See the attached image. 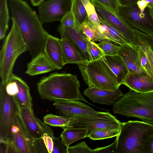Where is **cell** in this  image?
I'll return each instance as SVG.
<instances>
[{"label": "cell", "mask_w": 153, "mask_h": 153, "mask_svg": "<svg viewBox=\"0 0 153 153\" xmlns=\"http://www.w3.org/2000/svg\"><path fill=\"white\" fill-rule=\"evenodd\" d=\"M60 22L61 25L66 27H73L78 24L71 9L65 14Z\"/></svg>", "instance_id": "cell-38"}, {"label": "cell", "mask_w": 153, "mask_h": 153, "mask_svg": "<svg viewBox=\"0 0 153 153\" xmlns=\"http://www.w3.org/2000/svg\"><path fill=\"white\" fill-rule=\"evenodd\" d=\"M33 148L34 153H48L42 137L35 139L33 144Z\"/></svg>", "instance_id": "cell-41"}, {"label": "cell", "mask_w": 153, "mask_h": 153, "mask_svg": "<svg viewBox=\"0 0 153 153\" xmlns=\"http://www.w3.org/2000/svg\"><path fill=\"white\" fill-rule=\"evenodd\" d=\"M25 73L31 76L46 73L58 70L44 51L34 57L27 64Z\"/></svg>", "instance_id": "cell-20"}, {"label": "cell", "mask_w": 153, "mask_h": 153, "mask_svg": "<svg viewBox=\"0 0 153 153\" xmlns=\"http://www.w3.org/2000/svg\"><path fill=\"white\" fill-rule=\"evenodd\" d=\"M53 146L52 153H67V149L60 136L53 138Z\"/></svg>", "instance_id": "cell-39"}, {"label": "cell", "mask_w": 153, "mask_h": 153, "mask_svg": "<svg viewBox=\"0 0 153 153\" xmlns=\"http://www.w3.org/2000/svg\"><path fill=\"white\" fill-rule=\"evenodd\" d=\"M137 48L138 49L139 56L142 67L147 74L153 79V71L149 61L144 53L141 50Z\"/></svg>", "instance_id": "cell-37"}, {"label": "cell", "mask_w": 153, "mask_h": 153, "mask_svg": "<svg viewBox=\"0 0 153 153\" xmlns=\"http://www.w3.org/2000/svg\"><path fill=\"white\" fill-rule=\"evenodd\" d=\"M99 19L100 25L98 28L105 39L120 45H131L117 30L101 19Z\"/></svg>", "instance_id": "cell-25"}, {"label": "cell", "mask_w": 153, "mask_h": 153, "mask_svg": "<svg viewBox=\"0 0 153 153\" xmlns=\"http://www.w3.org/2000/svg\"><path fill=\"white\" fill-rule=\"evenodd\" d=\"M149 148L150 153H153V134L150 138Z\"/></svg>", "instance_id": "cell-45"}, {"label": "cell", "mask_w": 153, "mask_h": 153, "mask_svg": "<svg viewBox=\"0 0 153 153\" xmlns=\"http://www.w3.org/2000/svg\"><path fill=\"white\" fill-rule=\"evenodd\" d=\"M84 6L89 19L98 27L100 22L94 5L90 0H81Z\"/></svg>", "instance_id": "cell-33"}, {"label": "cell", "mask_w": 153, "mask_h": 153, "mask_svg": "<svg viewBox=\"0 0 153 153\" xmlns=\"http://www.w3.org/2000/svg\"><path fill=\"white\" fill-rule=\"evenodd\" d=\"M118 14L133 29L153 36V20L148 6L140 9L137 4L126 6H119Z\"/></svg>", "instance_id": "cell-8"}, {"label": "cell", "mask_w": 153, "mask_h": 153, "mask_svg": "<svg viewBox=\"0 0 153 153\" xmlns=\"http://www.w3.org/2000/svg\"><path fill=\"white\" fill-rule=\"evenodd\" d=\"M6 83H0V139L11 143L12 128L15 116L20 108L14 97L6 91Z\"/></svg>", "instance_id": "cell-7"}, {"label": "cell", "mask_w": 153, "mask_h": 153, "mask_svg": "<svg viewBox=\"0 0 153 153\" xmlns=\"http://www.w3.org/2000/svg\"><path fill=\"white\" fill-rule=\"evenodd\" d=\"M121 124V123L109 112L100 111L93 115L74 116L71 118V120L67 127L86 128L88 130V133L97 128H120Z\"/></svg>", "instance_id": "cell-9"}, {"label": "cell", "mask_w": 153, "mask_h": 153, "mask_svg": "<svg viewBox=\"0 0 153 153\" xmlns=\"http://www.w3.org/2000/svg\"><path fill=\"white\" fill-rule=\"evenodd\" d=\"M0 51V76L6 83L12 73L15 62L22 53L27 51L25 43L14 21Z\"/></svg>", "instance_id": "cell-5"}, {"label": "cell", "mask_w": 153, "mask_h": 153, "mask_svg": "<svg viewBox=\"0 0 153 153\" xmlns=\"http://www.w3.org/2000/svg\"><path fill=\"white\" fill-rule=\"evenodd\" d=\"M113 111L153 125V92L140 93L130 89L113 105Z\"/></svg>", "instance_id": "cell-4"}, {"label": "cell", "mask_w": 153, "mask_h": 153, "mask_svg": "<svg viewBox=\"0 0 153 153\" xmlns=\"http://www.w3.org/2000/svg\"><path fill=\"white\" fill-rule=\"evenodd\" d=\"M117 54L125 63L129 73L147 74L141 66L137 48L131 45H120Z\"/></svg>", "instance_id": "cell-17"}, {"label": "cell", "mask_w": 153, "mask_h": 153, "mask_svg": "<svg viewBox=\"0 0 153 153\" xmlns=\"http://www.w3.org/2000/svg\"><path fill=\"white\" fill-rule=\"evenodd\" d=\"M123 84L138 93L153 92V79L148 74L129 73Z\"/></svg>", "instance_id": "cell-19"}, {"label": "cell", "mask_w": 153, "mask_h": 153, "mask_svg": "<svg viewBox=\"0 0 153 153\" xmlns=\"http://www.w3.org/2000/svg\"><path fill=\"white\" fill-rule=\"evenodd\" d=\"M146 1L148 4V6L150 7H153V0H143Z\"/></svg>", "instance_id": "cell-47"}, {"label": "cell", "mask_w": 153, "mask_h": 153, "mask_svg": "<svg viewBox=\"0 0 153 153\" xmlns=\"http://www.w3.org/2000/svg\"><path fill=\"white\" fill-rule=\"evenodd\" d=\"M88 130L85 128L67 127L60 134L62 142L66 149L74 142L87 137Z\"/></svg>", "instance_id": "cell-26"}, {"label": "cell", "mask_w": 153, "mask_h": 153, "mask_svg": "<svg viewBox=\"0 0 153 153\" xmlns=\"http://www.w3.org/2000/svg\"><path fill=\"white\" fill-rule=\"evenodd\" d=\"M117 139L111 144L105 146L97 147L93 150V153H116Z\"/></svg>", "instance_id": "cell-40"}, {"label": "cell", "mask_w": 153, "mask_h": 153, "mask_svg": "<svg viewBox=\"0 0 153 153\" xmlns=\"http://www.w3.org/2000/svg\"><path fill=\"white\" fill-rule=\"evenodd\" d=\"M120 128L115 127L95 128L88 133L87 137L92 140H102L117 137L119 135Z\"/></svg>", "instance_id": "cell-28"}, {"label": "cell", "mask_w": 153, "mask_h": 153, "mask_svg": "<svg viewBox=\"0 0 153 153\" xmlns=\"http://www.w3.org/2000/svg\"><path fill=\"white\" fill-rule=\"evenodd\" d=\"M137 4L141 10L145 9L148 6V3L143 0L139 1Z\"/></svg>", "instance_id": "cell-44"}, {"label": "cell", "mask_w": 153, "mask_h": 153, "mask_svg": "<svg viewBox=\"0 0 153 153\" xmlns=\"http://www.w3.org/2000/svg\"><path fill=\"white\" fill-rule=\"evenodd\" d=\"M9 19L7 0H0V40L3 39L8 27Z\"/></svg>", "instance_id": "cell-29"}, {"label": "cell", "mask_w": 153, "mask_h": 153, "mask_svg": "<svg viewBox=\"0 0 153 153\" xmlns=\"http://www.w3.org/2000/svg\"><path fill=\"white\" fill-rule=\"evenodd\" d=\"M72 0H49L38 6V17L43 24L60 21L71 9Z\"/></svg>", "instance_id": "cell-10"}, {"label": "cell", "mask_w": 153, "mask_h": 153, "mask_svg": "<svg viewBox=\"0 0 153 153\" xmlns=\"http://www.w3.org/2000/svg\"><path fill=\"white\" fill-rule=\"evenodd\" d=\"M92 4H97L115 13H117L119 5L117 0H90Z\"/></svg>", "instance_id": "cell-35"}, {"label": "cell", "mask_w": 153, "mask_h": 153, "mask_svg": "<svg viewBox=\"0 0 153 153\" xmlns=\"http://www.w3.org/2000/svg\"><path fill=\"white\" fill-rule=\"evenodd\" d=\"M67 153H93V150L87 145L85 141H83L74 146L68 147Z\"/></svg>", "instance_id": "cell-36"}, {"label": "cell", "mask_w": 153, "mask_h": 153, "mask_svg": "<svg viewBox=\"0 0 153 153\" xmlns=\"http://www.w3.org/2000/svg\"><path fill=\"white\" fill-rule=\"evenodd\" d=\"M84 94L92 101L107 105H113L124 94L119 88L111 91L89 87Z\"/></svg>", "instance_id": "cell-16"}, {"label": "cell", "mask_w": 153, "mask_h": 153, "mask_svg": "<svg viewBox=\"0 0 153 153\" xmlns=\"http://www.w3.org/2000/svg\"><path fill=\"white\" fill-rule=\"evenodd\" d=\"M76 100H59L54 101L53 105L60 116L72 118L74 116L93 115L99 113L89 105Z\"/></svg>", "instance_id": "cell-13"}, {"label": "cell", "mask_w": 153, "mask_h": 153, "mask_svg": "<svg viewBox=\"0 0 153 153\" xmlns=\"http://www.w3.org/2000/svg\"><path fill=\"white\" fill-rule=\"evenodd\" d=\"M98 46L103 51L105 55H113L117 54L120 46L114 44L107 39H104L97 44Z\"/></svg>", "instance_id": "cell-32"}, {"label": "cell", "mask_w": 153, "mask_h": 153, "mask_svg": "<svg viewBox=\"0 0 153 153\" xmlns=\"http://www.w3.org/2000/svg\"><path fill=\"white\" fill-rule=\"evenodd\" d=\"M42 138L44 141L48 153H52L53 146V138L46 133H44Z\"/></svg>", "instance_id": "cell-42"}, {"label": "cell", "mask_w": 153, "mask_h": 153, "mask_svg": "<svg viewBox=\"0 0 153 153\" xmlns=\"http://www.w3.org/2000/svg\"><path fill=\"white\" fill-rule=\"evenodd\" d=\"M93 4L99 19L118 31L131 45L135 46L134 29L129 26L117 13L110 11L97 4Z\"/></svg>", "instance_id": "cell-12"}, {"label": "cell", "mask_w": 153, "mask_h": 153, "mask_svg": "<svg viewBox=\"0 0 153 153\" xmlns=\"http://www.w3.org/2000/svg\"><path fill=\"white\" fill-rule=\"evenodd\" d=\"M41 98L51 101L76 100L88 102L80 91V83L77 76L70 73H53L43 77L37 83Z\"/></svg>", "instance_id": "cell-2"}, {"label": "cell", "mask_w": 153, "mask_h": 153, "mask_svg": "<svg viewBox=\"0 0 153 153\" xmlns=\"http://www.w3.org/2000/svg\"><path fill=\"white\" fill-rule=\"evenodd\" d=\"M43 120L47 125L53 127H61L64 129L68 126L71 118L58 116L51 113L44 116Z\"/></svg>", "instance_id": "cell-31"}, {"label": "cell", "mask_w": 153, "mask_h": 153, "mask_svg": "<svg viewBox=\"0 0 153 153\" xmlns=\"http://www.w3.org/2000/svg\"><path fill=\"white\" fill-rule=\"evenodd\" d=\"M33 5L34 6H39L41 3L44 1L45 0H30Z\"/></svg>", "instance_id": "cell-46"}, {"label": "cell", "mask_w": 153, "mask_h": 153, "mask_svg": "<svg viewBox=\"0 0 153 153\" xmlns=\"http://www.w3.org/2000/svg\"><path fill=\"white\" fill-rule=\"evenodd\" d=\"M153 125L143 121L121 123L116 153H150L149 139Z\"/></svg>", "instance_id": "cell-3"}, {"label": "cell", "mask_w": 153, "mask_h": 153, "mask_svg": "<svg viewBox=\"0 0 153 153\" xmlns=\"http://www.w3.org/2000/svg\"><path fill=\"white\" fill-rule=\"evenodd\" d=\"M12 131L11 143L16 146L19 153H34L33 144L35 139L26 126L20 111L15 117Z\"/></svg>", "instance_id": "cell-11"}, {"label": "cell", "mask_w": 153, "mask_h": 153, "mask_svg": "<svg viewBox=\"0 0 153 153\" xmlns=\"http://www.w3.org/2000/svg\"><path fill=\"white\" fill-rule=\"evenodd\" d=\"M102 58L110 68L120 85L123 84L129 74L124 61L118 54L105 55Z\"/></svg>", "instance_id": "cell-21"}, {"label": "cell", "mask_w": 153, "mask_h": 153, "mask_svg": "<svg viewBox=\"0 0 153 153\" xmlns=\"http://www.w3.org/2000/svg\"><path fill=\"white\" fill-rule=\"evenodd\" d=\"M57 31L61 38H65L70 41L86 59L90 60L87 47L88 41L83 33L80 26L77 24L73 27H66L59 25Z\"/></svg>", "instance_id": "cell-15"}, {"label": "cell", "mask_w": 153, "mask_h": 153, "mask_svg": "<svg viewBox=\"0 0 153 153\" xmlns=\"http://www.w3.org/2000/svg\"><path fill=\"white\" fill-rule=\"evenodd\" d=\"M20 114L26 126L35 139L41 137L45 133L53 138L54 137L52 129L36 117L33 108H22Z\"/></svg>", "instance_id": "cell-14"}, {"label": "cell", "mask_w": 153, "mask_h": 153, "mask_svg": "<svg viewBox=\"0 0 153 153\" xmlns=\"http://www.w3.org/2000/svg\"><path fill=\"white\" fill-rule=\"evenodd\" d=\"M82 78L89 87L115 91L120 86L102 58L77 65Z\"/></svg>", "instance_id": "cell-6"}, {"label": "cell", "mask_w": 153, "mask_h": 153, "mask_svg": "<svg viewBox=\"0 0 153 153\" xmlns=\"http://www.w3.org/2000/svg\"><path fill=\"white\" fill-rule=\"evenodd\" d=\"M13 19L26 45L27 51L33 57L44 51L49 34L43 28L38 15L27 2L9 0Z\"/></svg>", "instance_id": "cell-1"}, {"label": "cell", "mask_w": 153, "mask_h": 153, "mask_svg": "<svg viewBox=\"0 0 153 153\" xmlns=\"http://www.w3.org/2000/svg\"><path fill=\"white\" fill-rule=\"evenodd\" d=\"M61 39L64 65L67 64H81L88 61L70 41L65 38H61Z\"/></svg>", "instance_id": "cell-22"}, {"label": "cell", "mask_w": 153, "mask_h": 153, "mask_svg": "<svg viewBox=\"0 0 153 153\" xmlns=\"http://www.w3.org/2000/svg\"><path fill=\"white\" fill-rule=\"evenodd\" d=\"M43 51L58 70L62 68L64 65L61 39L49 34L46 39Z\"/></svg>", "instance_id": "cell-18"}, {"label": "cell", "mask_w": 153, "mask_h": 153, "mask_svg": "<svg viewBox=\"0 0 153 153\" xmlns=\"http://www.w3.org/2000/svg\"><path fill=\"white\" fill-rule=\"evenodd\" d=\"M12 76L16 81L18 89L16 94L13 97L20 108H33L32 99L30 88L27 83L20 77L13 74Z\"/></svg>", "instance_id": "cell-24"}, {"label": "cell", "mask_w": 153, "mask_h": 153, "mask_svg": "<svg viewBox=\"0 0 153 153\" xmlns=\"http://www.w3.org/2000/svg\"><path fill=\"white\" fill-rule=\"evenodd\" d=\"M87 47L90 60L98 59L105 55L103 51L94 42L88 41Z\"/></svg>", "instance_id": "cell-34"}, {"label": "cell", "mask_w": 153, "mask_h": 153, "mask_svg": "<svg viewBox=\"0 0 153 153\" xmlns=\"http://www.w3.org/2000/svg\"><path fill=\"white\" fill-rule=\"evenodd\" d=\"M150 13L153 20V7H150Z\"/></svg>", "instance_id": "cell-48"}, {"label": "cell", "mask_w": 153, "mask_h": 153, "mask_svg": "<svg viewBox=\"0 0 153 153\" xmlns=\"http://www.w3.org/2000/svg\"><path fill=\"white\" fill-rule=\"evenodd\" d=\"M71 10L76 22L80 26L88 19L85 7L81 0H72Z\"/></svg>", "instance_id": "cell-30"}, {"label": "cell", "mask_w": 153, "mask_h": 153, "mask_svg": "<svg viewBox=\"0 0 153 153\" xmlns=\"http://www.w3.org/2000/svg\"><path fill=\"white\" fill-rule=\"evenodd\" d=\"M134 46L143 51L146 55L153 71V36L147 34L134 29Z\"/></svg>", "instance_id": "cell-23"}, {"label": "cell", "mask_w": 153, "mask_h": 153, "mask_svg": "<svg viewBox=\"0 0 153 153\" xmlns=\"http://www.w3.org/2000/svg\"><path fill=\"white\" fill-rule=\"evenodd\" d=\"M80 27L82 32L88 41H100L105 39L98 27L89 19L85 21Z\"/></svg>", "instance_id": "cell-27"}, {"label": "cell", "mask_w": 153, "mask_h": 153, "mask_svg": "<svg viewBox=\"0 0 153 153\" xmlns=\"http://www.w3.org/2000/svg\"><path fill=\"white\" fill-rule=\"evenodd\" d=\"M119 6H126L137 4L141 0H117Z\"/></svg>", "instance_id": "cell-43"}]
</instances>
